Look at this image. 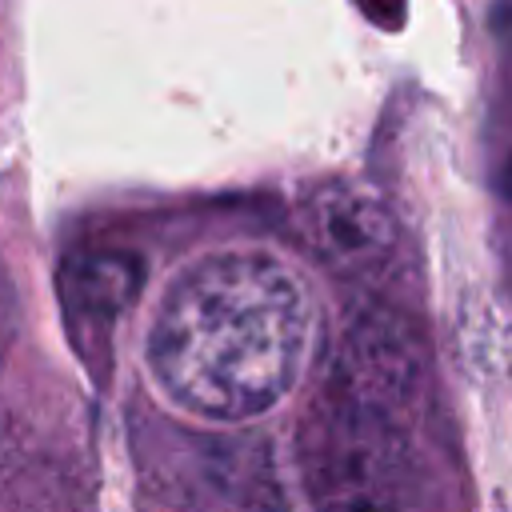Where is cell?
Segmentation results:
<instances>
[{
  "label": "cell",
  "mask_w": 512,
  "mask_h": 512,
  "mask_svg": "<svg viewBox=\"0 0 512 512\" xmlns=\"http://www.w3.org/2000/svg\"><path fill=\"white\" fill-rule=\"evenodd\" d=\"M304 352V284L268 252H212L188 264L148 328L152 380L204 420H248L280 404Z\"/></svg>",
  "instance_id": "1"
},
{
  "label": "cell",
  "mask_w": 512,
  "mask_h": 512,
  "mask_svg": "<svg viewBox=\"0 0 512 512\" xmlns=\"http://www.w3.org/2000/svg\"><path fill=\"white\" fill-rule=\"evenodd\" d=\"M312 428L308 484L320 512H424L416 464L384 412L328 404Z\"/></svg>",
  "instance_id": "2"
},
{
  "label": "cell",
  "mask_w": 512,
  "mask_h": 512,
  "mask_svg": "<svg viewBox=\"0 0 512 512\" xmlns=\"http://www.w3.org/2000/svg\"><path fill=\"white\" fill-rule=\"evenodd\" d=\"M308 228L316 236V248L328 260H340V264L380 260L392 244L388 208L356 184L320 188L308 204Z\"/></svg>",
  "instance_id": "3"
}]
</instances>
